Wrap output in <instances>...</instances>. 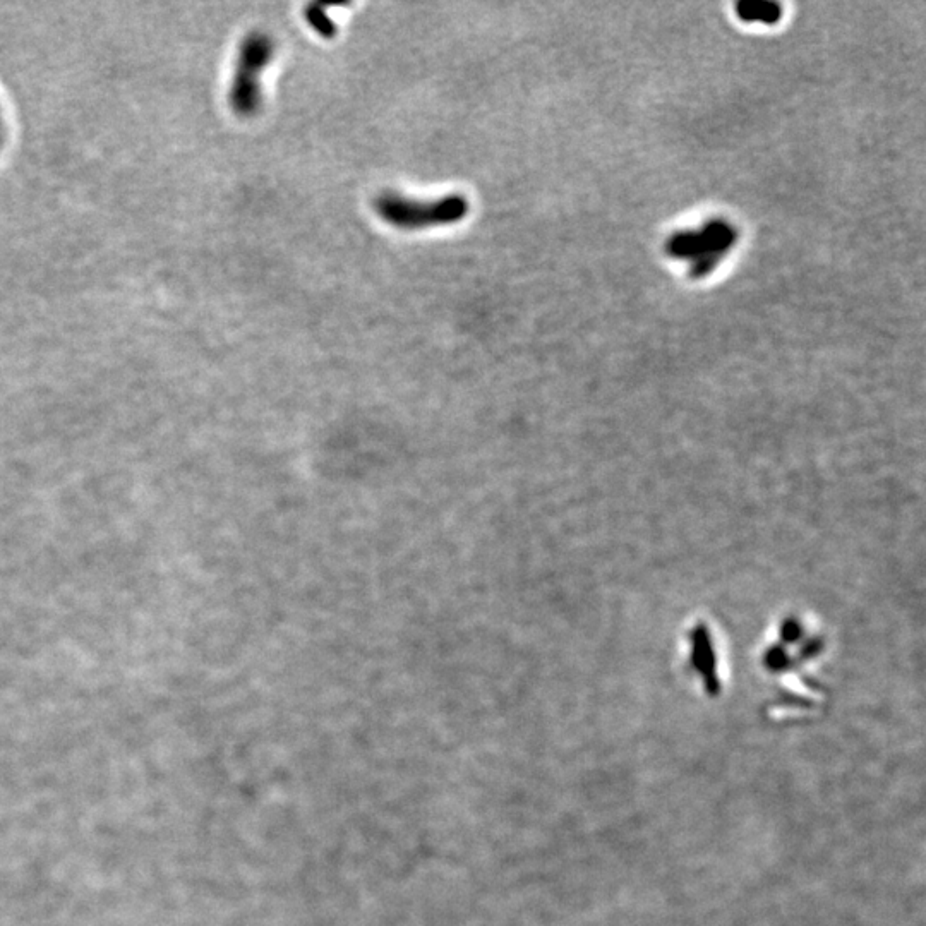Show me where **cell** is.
<instances>
[{
    "label": "cell",
    "instance_id": "5b68a950",
    "mask_svg": "<svg viewBox=\"0 0 926 926\" xmlns=\"http://www.w3.org/2000/svg\"><path fill=\"white\" fill-rule=\"evenodd\" d=\"M7 141V127L6 121H4V114H2V107H0V151L4 150Z\"/></svg>",
    "mask_w": 926,
    "mask_h": 926
},
{
    "label": "cell",
    "instance_id": "3957f363",
    "mask_svg": "<svg viewBox=\"0 0 926 926\" xmlns=\"http://www.w3.org/2000/svg\"><path fill=\"white\" fill-rule=\"evenodd\" d=\"M304 16H306L307 23L318 33L319 37L326 38V40L337 37V25H335V21L328 16V11H326L325 6H321V4H309V6L306 7V11H304Z\"/></svg>",
    "mask_w": 926,
    "mask_h": 926
},
{
    "label": "cell",
    "instance_id": "6da1fadb",
    "mask_svg": "<svg viewBox=\"0 0 926 926\" xmlns=\"http://www.w3.org/2000/svg\"><path fill=\"white\" fill-rule=\"evenodd\" d=\"M374 211L383 222L398 230H424L462 222L469 215V201L462 194H450L433 201L407 198L385 191L374 198Z\"/></svg>",
    "mask_w": 926,
    "mask_h": 926
},
{
    "label": "cell",
    "instance_id": "7a4b0ae2",
    "mask_svg": "<svg viewBox=\"0 0 926 926\" xmlns=\"http://www.w3.org/2000/svg\"><path fill=\"white\" fill-rule=\"evenodd\" d=\"M275 50V40L265 31L249 33L239 45L229 90L230 109L237 117L253 119L263 107L261 74L273 61Z\"/></svg>",
    "mask_w": 926,
    "mask_h": 926
},
{
    "label": "cell",
    "instance_id": "277c9868",
    "mask_svg": "<svg viewBox=\"0 0 926 926\" xmlns=\"http://www.w3.org/2000/svg\"><path fill=\"white\" fill-rule=\"evenodd\" d=\"M740 14L746 19H762V21H774L777 18L776 6L772 4H741Z\"/></svg>",
    "mask_w": 926,
    "mask_h": 926
}]
</instances>
